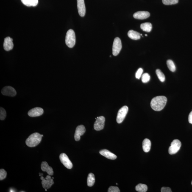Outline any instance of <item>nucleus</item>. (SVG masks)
<instances>
[{
	"label": "nucleus",
	"mask_w": 192,
	"mask_h": 192,
	"mask_svg": "<svg viewBox=\"0 0 192 192\" xmlns=\"http://www.w3.org/2000/svg\"><path fill=\"white\" fill-rule=\"evenodd\" d=\"M145 36H147V35H146H146H145Z\"/></svg>",
	"instance_id": "f704fd0d"
},
{
	"label": "nucleus",
	"mask_w": 192,
	"mask_h": 192,
	"mask_svg": "<svg viewBox=\"0 0 192 192\" xmlns=\"http://www.w3.org/2000/svg\"><path fill=\"white\" fill-rule=\"evenodd\" d=\"M99 153L101 155L110 160H114L117 158V156L115 154L107 149L101 150L100 151Z\"/></svg>",
	"instance_id": "dca6fc26"
},
{
	"label": "nucleus",
	"mask_w": 192,
	"mask_h": 192,
	"mask_svg": "<svg viewBox=\"0 0 192 192\" xmlns=\"http://www.w3.org/2000/svg\"><path fill=\"white\" fill-rule=\"evenodd\" d=\"M1 93L4 96H14L17 94V92L15 89L10 86L4 87L1 90Z\"/></svg>",
	"instance_id": "9d476101"
},
{
	"label": "nucleus",
	"mask_w": 192,
	"mask_h": 192,
	"mask_svg": "<svg viewBox=\"0 0 192 192\" xmlns=\"http://www.w3.org/2000/svg\"><path fill=\"white\" fill-rule=\"evenodd\" d=\"M76 35L74 31L70 29L67 32L65 39V43L69 47L73 48L76 43Z\"/></svg>",
	"instance_id": "7ed1b4c3"
},
{
	"label": "nucleus",
	"mask_w": 192,
	"mask_h": 192,
	"mask_svg": "<svg viewBox=\"0 0 192 192\" xmlns=\"http://www.w3.org/2000/svg\"><path fill=\"white\" fill-rule=\"evenodd\" d=\"M151 143L150 140L147 138L145 139L142 143V147L143 151L145 152H149L151 149Z\"/></svg>",
	"instance_id": "a211bd4d"
},
{
	"label": "nucleus",
	"mask_w": 192,
	"mask_h": 192,
	"mask_svg": "<svg viewBox=\"0 0 192 192\" xmlns=\"http://www.w3.org/2000/svg\"><path fill=\"white\" fill-rule=\"evenodd\" d=\"M128 36L129 38L134 40L140 39V33L133 30H130L128 32Z\"/></svg>",
	"instance_id": "6ab92c4d"
},
{
	"label": "nucleus",
	"mask_w": 192,
	"mask_h": 192,
	"mask_svg": "<svg viewBox=\"0 0 192 192\" xmlns=\"http://www.w3.org/2000/svg\"><path fill=\"white\" fill-rule=\"evenodd\" d=\"M53 179H54V178H52Z\"/></svg>",
	"instance_id": "e433bc0d"
},
{
	"label": "nucleus",
	"mask_w": 192,
	"mask_h": 192,
	"mask_svg": "<svg viewBox=\"0 0 192 192\" xmlns=\"http://www.w3.org/2000/svg\"><path fill=\"white\" fill-rule=\"evenodd\" d=\"M7 175V173L4 169L0 170V180H1L6 178Z\"/></svg>",
	"instance_id": "c85d7f7f"
},
{
	"label": "nucleus",
	"mask_w": 192,
	"mask_h": 192,
	"mask_svg": "<svg viewBox=\"0 0 192 192\" xmlns=\"http://www.w3.org/2000/svg\"><path fill=\"white\" fill-rule=\"evenodd\" d=\"M44 111L43 109L39 107H35L29 110L28 115L31 117L39 116L43 114Z\"/></svg>",
	"instance_id": "f8f14e48"
},
{
	"label": "nucleus",
	"mask_w": 192,
	"mask_h": 192,
	"mask_svg": "<svg viewBox=\"0 0 192 192\" xmlns=\"http://www.w3.org/2000/svg\"><path fill=\"white\" fill-rule=\"evenodd\" d=\"M161 191L162 192H171V189L169 187H163L161 188Z\"/></svg>",
	"instance_id": "2f4dec72"
},
{
	"label": "nucleus",
	"mask_w": 192,
	"mask_h": 192,
	"mask_svg": "<svg viewBox=\"0 0 192 192\" xmlns=\"http://www.w3.org/2000/svg\"><path fill=\"white\" fill-rule=\"evenodd\" d=\"M95 182V178L94 174L90 173L89 174L87 178V185L88 186L92 187L94 184Z\"/></svg>",
	"instance_id": "4be33fe9"
},
{
	"label": "nucleus",
	"mask_w": 192,
	"mask_h": 192,
	"mask_svg": "<svg viewBox=\"0 0 192 192\" xmlns=\"http://www.w3.org/2000/svg\"><path fill=\"white\" fill-rule=\"evenodd\" d=\"M105 118L103 116L97 117L94 127L96 131H100L104 129Z\"/></svg>",
	"instance_id": "6e6552de"
},
{
	"label": "nucleus",
	"mask_w": 192,
	"mask_h": 192,
	"mask_svg": "<svg viewBox=\"0 0 192 192\" xmlns=\"http://www.w3.org/2000/svg\"><path fill=\"white\" fill-rule=\"evenodd\" d=\"M42 136L39 133H35L30 136L26 140V144L30 147L36 146L41 142Z\"/></svg>",
	"instance_id": "f03ea898"
},
{
	"label": "nucleus",
	"mask_w": 192,
	"mask_h": 192,
	"mask_svg": "<svg viewBox=\"0 0 192 192\" xmlns=\"http://www.w3.org/2000/svg\"><path fill=\"white\" fill-rule=\"evenodd\" d=\"M188 120L189 122L192 124V111L190 112L189 115Z\"/></svg>",
	"instance_id": "473e14b6"
},
{
	"label": "nucleus",
	"mask_w": 192,
	"mask_h": 192,
	"mask_svg": "<svg viewBox=\"0 0 192 192\" xmlns=\"http://www.w3.org/2000/svg\"><path fill=\"white\" fill-rule=\"evenodd\" d=\"M150 76L147 73H145L142 76V81L143 83H147L150 81Z\"/></svg>",
	"instance_id": "bb28decb"
},
{
	"label": "nucleus",
	"mask_w": 192,
	"mask_h": 192,
	"mask_svg": "<svg viewBox=\"0 0 192 192\" xmlns=\"http://www.w3.org/2000/svg\"><path fill=\"white\" fill-rule=\"evenodd\" d=\"M149 12L146 11H139L134 13L133 16L134 18L137 19H146L150 16Z\"/></svg>",
	"instance_id": "2eb2a0df"
},
{
	"label": "nucleus",
	"mask_w": 192,
	"mask_h": 192,
	"mask_svg": "<svg viewBox=\"0 0 192 192\" xmlns=\"http://www.w3.org/2000/svg\"><path fill=\"white\" fill-rule=\"evenodd\" d=\"M181 146L182 143L180 140L177 139L173 140L169 148V153L171 155L176 153L180 150Z\"/></svg>",
	"instance_id": "20e7f679"
},
{
	"label": "nucleus",
	"mask_w": 192,
	"mask_h": 192,
	"mask_svg": "<svg viewBox=\"0 0 192 192\" xmlns=\"http://www.w3.org/2000/svg\"><path fill=\"white\" fill-rule=\"evenodd\" d=\"M135 189L138 192H146L147 191L148 187L145 184H140L136 186Z\"/></svg>",
	"instance_id": "5701e85b"
},
{
	"label": "nucleus",
	"mask_w": 192,
	"mask_h": 192,
	"mask_svg": "<svg viewBox=\"0 0 192 192\" xmlns=\"http://www.w3.org/2000/svg\"><path fill=\"white\" fill-rule=\"evenodd\" d=\"M167 63L169 69L170 70V71L172 72H174L175 71L176 67L175 65L174 62L172 60H168L167 61Z\"/></svg>",
	"instance_id": "b1692460"
},
{
	"label": "nucleus",
	"mask_w": 192,
	"mask_h": 192,
	"mask_svg": "<svg viewBox=\"0 0 192 192\" xmlns=\"http://www.w3.org/2000/svg\"><path fill=\"white\" fill-rule=\"evenodd\" d=\"M156 73L159 80L161 82H164L165 81V76L163 73L160 70L157 69L156 70Z\"/></svg>",
	"instance_id": "393cba45"
},
{
	"label": "nucleus",
	"mask_w": 192,
	"mask_h": 192,
	"mask_svg": "<svg viewBox=\"0 0 192 192\" xmlns=\"http://www.w3.org/2000/svg\"><path fill=\"white\" fill-rule=\"evenodd\" d=\"M140 28L142 30L147 32H150L152 29V25L149 23H143L140 25Z\"/></svg>",
	"instance_id": "412c9836"
},
{
	"label": "nucleus",
	"mask_w": 192,
	"mask_h": 192,
	"mask_svg": "<svg viewBox=\"0 0 192 192\" xmlns=\"http://www.w3.org/2000/svg\"><path fill=\"white\" fill-rule=\"evenodd\" d=\"M21 2L27 7H35L38 3V0H21Z\"/></svg>",
	"instance_id": "aec40b11"
},
{
	"label": "nucleus",
	"mask_w": 192,
	"mask_h": 192,
	"mask_svg": "<svg viewBox=\"0 0 192 192\" xmlns=\"http://www.w3.org/2000/svg\"><path fill=\"white\" fill-rule=\"evenodd\" d=\"M122 49V43L121 40L118 37H116L114 40L112 46V54L116 56L119 54Z\"/></svg>",
	"instance_id": "423d86ee"
},
{
	"label": "nucleus",
	"mask_w": 192,
	"mask_h": 192,
	"mask_svg": "<svg viewBox=\"0 0 192 192\" xmlns=\"http://www.w3.org/2000/svg\"><path fill=\"white\" fill-rule=\"evenodd\" d=\"M41 169L43 171H46L50 175H52L54 174V171L51 167H50L47 162H43L41 164Z\"/></svg>",
	"instance_id": "f3484780"
},
{
	"label": "nucleus",
	"mask_w": 192,
	"mask_h": 192,
	"mask_svg": "<svg viewBox=\"0 0 192 192\" xmlns=\"http://www.w3.org/2000/svg\"><path fill=\"white\" fill-rule=\"evenodd\" d=\"M41 179L42 180V184L43 188L47 189L50 188L54 184L53 179L51 178L50 175H47L45 178L43 176H41Z\"/></svg>",
	"instance_id": "0eeeda50"
},
{
	"label": "nucleus",
	"mask_w": 192,
	"mask_h": 192,
	"mask_svg": "<svg viewBox=\"0 0 192 192\" xmlns=\"http://www.w3.org/2000/svg\"><path fill=\"white\" fill-rule=\"evenodd\" d=\"M13 39L10 37H8L5 39L3 44L4 48L6 51H9L13 48Z\"/></svg>",
	"instance_id": "4468645a"
},
{
	"label": "nucleus",
	"mask_w": 192,
	"mask_h": 192,
	"mask_svg": "<svg viewBox=\"0 0 192 192\" xmlns=\"http://www.w3.org/2000/svg\"><path fill=\"white\" fill-rule=\"evenodd\" d=\"M143 70L142 69L140 68L137 70V71L136 73V78L138 79H140L141 77L142 74Z\"/></svg>",
	"instance_id": "c756f323"
},
{
	"label": "nucleus",
	"mask_w": 192,
	"mask_h": 192,
	"mask_svg": "<svg viewBox=\"0 0 192 192\" xmlns=\"http://www.w3.org/2000/svg\"><path fill=\"white\" fill-rule=\"evenodd\" d=\"M86 129L85 127L83 125L77 126L76 127L74 135L75 140L76 141H79L81 139V136L83 135L85 132Z\"/></svg>",
	"instance_id": "9b49d317"
},
{
	"label": "nucleus",
	"mask_w": 192,
	"mask_h": 192,
	"mask_svg": "<svg viewBox=\"0 0 192 192\" xmlns=\"http://www.w3.org/2000/svg\"><path fill=\"white\" fill-rule=\"evenodd\" d=\"M129 110L127 106L122 107L118 112L116 118V121L118 124H121L124 121Z\"/></svg>",
	"instance_id": "39448f33"
},
{
	"label": "nucleus",
	"mask_w": 192,
	"mask_h": 192,
	"mask_svg": "<svg viewBox=\"0 0 192 192\" xmlns=\"http://www.w3.org/2000/svg\"><path fill=\"white\" fill-rule=\"evenodd\" d=\"M60 159L61 162L65 167L68 169H71L72 168V163L66 154L64 153L61 154L60 156Z\"/></svg>",
	"instance_id": "1a4fd4ad"
},
{
	"label": "nucleus",
	"mask_w": 192,
	"mask_h": 192,
	"mask_svg": "<svg viewBox=\"0 0 192 192\" xmlns=\"http://www.w3.org/2000/svg\"><path fill=\"white\" fill-rule=\"evenodd\" d=\"M191 184H192V182H191Z\"/></svg>",
	"instance_id": "4c0bfd02"
},
{
	"label": "nucleus",
	"mask_w": 192,
	"mask_h": 192,
	"mask_svg": "<svg viewBox=\"0 0 192 192\" xmlns=\"http://www.w3.org/2000/svg\"><path fill=\"white\" fill-rule=\"evenodd\" d=\"M108 192H120V190L118 187L111 186L109 187Z\"/></svg>",
	"instance_id": "7c9ffc66"
},
{
	"label": "nucleus",
	"mask_w": 192,
	"mask_h": 192,
	"mask_svg": "<svg viewBox=\"0 0 192 192\" xmlns=\"http://www.w3.org/2000/svg\"><path fill=\"white\" fill-rule=\"evenodd\" d=\"M43 175V174H41V173H40V175H39L40 176H42V175Z\"/></svg>",
	"instance_id": "72a5a7b5"
},
{
	"label": "nucleus",
	"mask_w": 192,
	"mask_h": 192,
	"mask_svg": "<svg viewBox=\"0 0 192 192\" xmlns=\"http://www.w3.org/2000/svg\"><path fill=\"white\" fill-rule=\"evenodd\" d=\"M7 115L6 112L5 110L3 107H1L0 109V119L1 120H3L5 119Z\"/></svg>",
	"instance_id": "cd10ccee"
},
{
	"label": "nucleus",
	"mask_w": 192,
	"mask_h": 192,
	"mask_svg": "<svg viewBox=\"0 0 192 192\" xmlns=\"http://www.w3.org/2000/svg\"><path fill=\"white\" fill-rule=\"evenodd\" d=\"M78 12L80 16H85L86 9L84 0H77Z\"/></svg>",
	"instance_id": "ddd939ff"
},
{
	"label": "nucleus",
	"mask_w": 192,
	"mask_h": 192,
	"mask_svg": "<svg viewBox=\"0 0 192 192\" xmlns=\"http://www.w3.org/2000/svg\"><path fill=\"white\" fill-rule=\"evenodd\" d=\"M41 136H42V137H43V135H41Z\"/></svg>",
	"instance_id": "c9c22d12"
},
{
	"label": "nucleus",
	"mask_w": 192,
	"mask_h": 192,
	"mask_svg": "<svg viewBox=\"0 0 192 192\" xmlns=\"http://www.w3.org/2000/svg\"><path fill=\"white\" fill-rule=\"evenodd\" d=\"M167 99L166 97L160 96L153 98L151 103L152 108L155 111H160L163 110L167 104Z\"/></svg>",
	"instance_id": "f257e3e1"
},
{
	"label": "nucleus",
	"mask_w": 192,
	"mask_h": 192,
	"mask_svg": "<svg viewBox=\"0 0 192 192\" xmlns=\"http://www.w3.org/2000/svg\"><path fill=\"white\" fill-rule=\"evenodd\" d=\"M179 0H162L163 3L166 5L175 4L178 3Z\"/></svg>",
	"instance_id": "a878e982"
}]
</instances>
